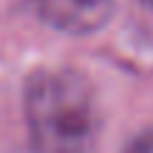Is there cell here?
Masks as SVG:
<instances>
[{"instance_id": "6da1fadb", "label": "cell", "mask_w": 153, "mask_h": 153, "mask_svg": "<svg viewBox=\"0 0 153 153\" xmlns=\"http://www.w3.org/2000/svg\"><path fill=\"white\" fill-rule=\"evenodd\" d=\"M26 122L34 153H88L99 114L88 79L71 68H43L26 82Z\"/></svg>"}, {"instance_id": "7a4b0ae2", "label": "cell", "mask_w": 153, "mask_h": 153, "mask_svg": "<svg viewBox=\"0 0 153 153\" xmlns=\"http://www.w3.org/2000/svg\"><path fill=\"white\" fill-rule=\"evenodd\" d=\"M43 23L71 37L94 34L111 20L114 0H28Z\"/></svg>"}, {"instance_id": "3957f363", "label": "cell", "mask_w": 153, "mask_h": 153, "mask_svg": "<svg viewBox=\"0 0 153 153\" xmlns=\"http://www.w3.org/2000/svg\"><path fill=\"white\" fill-rule=\"evenodd\" d=\"M125 153H153V131H150V133H142V136H136L131 145H128Z\"/></svg>"}, {"instance_id": "277c9868", "label": "cell", "mask_w": 153, "mask_h": 153, "mask_svg": "<svg viewBox=\"0 0 153 153\" xmlns=\"http://www.w3.org/2000/svg\"><path fill=\"white\" fill-rule=\"evenodd\" d=\"M142 3H145V6H148V9H153V0H142Z\"/></svg>"}]
</instances>
